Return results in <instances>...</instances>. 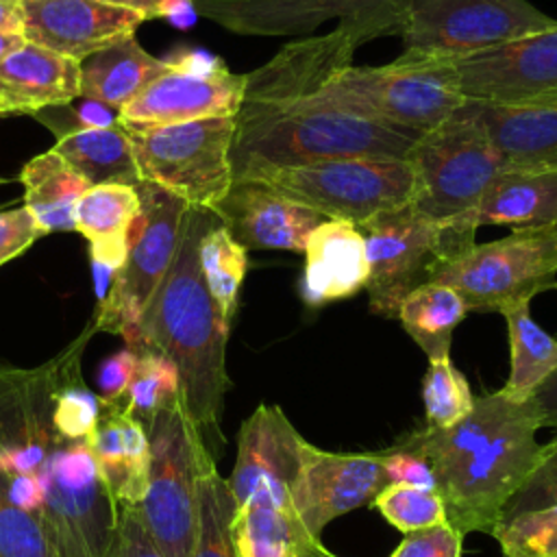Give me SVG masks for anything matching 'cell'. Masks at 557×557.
Masks as SVG:
<instances>
[{
    "label": "cell",
    "mask_w": 557,
    "mask_h": 557,
    "mask_svg": "<svg viewBox=\"0 0 557 557\" xmlns=\"http://www.w3.org/2000/svg\"><path fill=\"white\" fill-rule=\"evenodd\" d=\"M359 37L339 24L331 33L283 46L246 76L235 113L233 181L263 168L346 157L407 159L420 135L348 111L318 87L352 63Z\"/></svg>",
    "instance_id": "cell-1"
},
{
    "label": "cell",
    "mask_w": 557,
    "mask_h": 557,
    "mask_svg": "<svg viewBox=\"0 0 557 557\" xmlns=\"http://www.w3.org/2000/svg\"><path fill=\"white\" fill-rule=\"evenodd\" d=\"M537 429L531 398H513L500 387L474 396L472 411L459 422L411 431L396 446L429 461L446 520L463 537L474 531L492 535L503 507L540 459Z\"/></svg>",
    "instance_id": "cell-2"
},
{
    "label": "cell",
    "mask_w": 557,
    "mask_h": 557,
    "mask_svg": "<svg viewBox=\"0 0 557 557\" xmlns=\"http://www.w3.org/2000/svg\"><path fill=\"white\" fill-rule=\"evenodd\" d=\"M213 218L209 209H187L172 265L135 329L124 337L135 352H159L178 368L185 409L209 450L213 442H222L220 420L231 387L226 374L231 326L222 320L198 263V244Z\"/></svg>",
    "instance_id": "cell-3"
},
{
    "label": "cell",
    "mask_w": 557,
    "mask_h": 557,
    "mask_svg": "<svg viewBox=\"0 0 557 557\" xmlns=\"http://www.w3.org/2000/svg\"><path fill=\"white\" fill-rule=\"evenodd\" d=\"M318 94L385 126L424 135L450 120L463 104L448 63L394 59L387 65H346Z\"/></svg>",
    "instance_id": "cell-4"
},
{
    "label": "cell",
    "mask_w": 557,
    "mask_h": 557,
    "mask_svg": "<svg viewBox=\"0 0 557 557\" xmlns=\"http://www.w3.org/2000/svg\"><path fill=\"white\" fill-rule=\"evenodd\" d=\"M239 181H259L324 220L355 226L411 205L413 170L407 159L346 157L263 168Z\"/></svg>",
    "instance_id": "cell-5"
},
{
    "label": "cell",
    "mask_w": 557,
    "mask_h": 557,
    "mask_svg": "<svg viewBox=\"0 0 557 557\" xmlns=\"http://www.w3.org/2000/svg\"><path fill=\"white\" fill-rule=\"evenodd\" d=\"M139 178L163 187L189 207L209 209L233 185L235 115L181 124H124Z\"/></svg>",
    "instance_id": "cell-6"
},
{
    "label": "cell",
    "mask_w": 557,
    "mask_h": 557,
    "mask_svg": "<svg viewBox=\"0 0 557 557\" xmlns=\"http://www.w3.org/2000/svg\"><path fill=\"white\" fill-rule=\"evenodd\" d=\"M407 161L413 170L411 207L442 224H461L507 165L466 107L420 135Z\"/></svg>",
    "instance_id": "cell-7"
},
{
    "label": "cell",
    "mask_w": 557,
    "mask_h": 557,
    "mask_svg": "<svg viewBox=\"0 0 557 557\" xmlns=\"http://www.w3.org/2000/svg\"><path fill=\"white\" fill-rule=\"evenodd\" d=\"M553 26L529 0H409L398 59L453 63Z\"/></svg>",
    "instance_id": "cell-8"
},
{
    "label": "cell",
    "mask_w": 557,
    "mask_h": 557,
    "mask_svg": "<svg viewBox=\"0 0 557 557\" xmlns=\"http://www.w3.org/2000/svg\"><path fill=\"white\" fill-rule=\"evenodd\" d=\"M150 442L148 492L137 507L165 557H191L198 518V472L209 450L183 398L146 424Z\"/></svg>",
    "instance_id": "cell-9"
},
{
    "label": "cell",
    "mask_w": 557,
    "mask_h": 557,
    "mask_svg": "<svg viewBox=\"0 0 557 557\" xmlns=\"http://www.w3.org/2000/svg\"><path fill=\"white\" fill-rule=\"evenodd\" d=\"M450 285L470 311H498L557 289V226L513 228L509 235L472 244L446 261L433 278Z\"/></svg>",
    "instance_id": "cell-10"
},
{
    "label": "cell",
    "mask_w": 557,
    "mask_h": 557,
    "mask_svg": "<svg viewBox=\"0 0 557 557\" xmlns=\"http://www.w3.org/2000/svg\"><path fill=\"white\" fill-rule=\"evenodd\" d=\"M366 242L370 311L396 318L400 302L474 239L435 222L411 205L381 213L357 226Z\"/></svg>",
    "instance_id": "cell-11"
},
{
    "label": "cell",
    "mask_w": 557,
    "mask_h": 557,
    "mask_svg": "<svg viewBox=\"0 0 557 557\" xmlns=\"http://www.w3.org/2000/svg\"><path fill=\"white\" fill-rule=\"evenodd\" d=\"M139 213L133 222L124 263L111 276L104 296L98 302L96 331L120 335L135 329L176 255L183 220L189 209L185 200L163 187L139 181Z\"/></svg>",
    "instance_id": "cell-12"
},
{
    "label": "cell",
    "mask_w": 557,
    "mask_h": 557,
    "mask_svg": "<svg viewBox=\"0 0 557 557\" xmlns=\"http://www.w3.org/2000/svg\"><path fill=\"white\" fill-rule=\"evenodd\" d=\"M96 333L94 320L52 359L35 368L0 361V472L39 474L44 461L63 437L52 424L54 398L63 381L81 366Z\"/></svg>",
    "instance_id": "cell-13"
},
{
    "label": "cell",
    "mask_w": 557,
    "mask_h": 557,
    "mask_svg": "<svg viewBox=\"0 0 557 557\" xmlns=\"http://www.w3.org/2000/svg\"><path fill=\"white\" fill-rule=\"evenodd\" d=\"M41 520L59 557H107L117 503L107 492L85 440L59 442L39 470Z\"/></svg>",
    "instance_id": "cell-14"
},
{
    "label": "cell",
    "mask_w": 557,
    "mask_h": 557,
    "mask_svg": "<svg viewBox=\"0 0 557 557\" xmlns=\"http://www.w3.org/2000/svg\"><path fill=\"white\" fill-rule=\"evenodd\" d=\"M246 76L233 74L222 59L185 52L168 59V70L150 81L122 111L124 124H181L215 115H235Z\"/></svg>",
    "instance_id": "cell-15"
},
{
    "label": "cell",
    "mask_w": 557,
    "mask_h": 557,
    "mask_svg": "<svg viewBox=\"0 0 557 557\" xmlns=\"http://www.w3.org/2000/svg\"><path fill=\"white\" fill-rule=\"evenodd\" d=\"M448 65L466 100H557V26Z\"/></svg>",
    "instance_id": "cell-16"
},
{
    "label": "cell",
    "mask_w": 557,
    "mask_h": 557,
    "mask_svg": "<svg viewBox=\"0 0 557 557\" xmlns=\"http://www.w3.org/2000/svg\"><path fill=\"white\" fill-rule=\"evenodd\" d=\"M307 440L296 431L281 407L261 403L239 426L233 472L226 479L237 505L250 498H270L292 509ZM294 511V509H292Z\"/></svg>",
    "instance_id": "cell-17"
},
{
    "label": "cell",
    "mask_w": 557,
    "mask_h": 557,
    "mask_svg": "<svg viewBox=\"0 0 557 557\" xmlns=\"http://www.w3.org/2000/svg\"><path fill=\"white\" fill-rule=\"evenodd\" d=\"M387 485L376 453H331L307 442L292 490V509L311 540L352 509L370 505Z\"/></svg>",
    "instance_id": "cell-18"
},
{
    "label": "cell",
    "mask_w": 557,
    "mask_h": 557,
    "mask_svg": "<svg viewBox=\"0 0 557 557\" xmlns=\"http://www.w3.org/2000/svg\"><path fill=\"white\" fill-rule=\"evenodd\" d=\"M22 35L28 44L61 57H85L133 37L146 20L128 9L100 0H20Z\"/></svg>",
    "instance_id": "cell-19"
},
{
    "label": "cell",
    "mask_w": 557,
    "mask_h": 557,
    "mask_svg": "<svg viewBox=\"0 0 557 557\" xmlns=\"http://www.w3.org/2000/svg\"><path fill=\"white\" fill-rule=\"evenodd\" d=\"M409 0H194V11L237 35H309L329 20L407 15Z\"/></svg>",
    "instance_id": "cell-20"
},
{
    "label": "cell",
    "mask_w": 557,
    "mask_h": 557,
    "mask_svg": "<svg viewBox=\"0 0 557 557\" xmlns=\"http://www.w3.org/2000/svg\"><path fill=\"white\" fill-rule=\"evenodd\" d=\"M213 213L246 250H289L300 255L313 228L324 220L259 181H233Z\"/></svg>",
    "instance_id": "cell-21"
},
{
    "label": "cell",
    "mask_w": 557,
    "mask_h": 557,
    "mask_svg": "<svg viewBox=\"0 0 557 557\" xmlns=\"http://www.w3.org/2000/svg\"><path fill=\"white\" fill-rule=\"evenodd\" d=\"M305 268L298 283L309 307L350 298L366 289L368 255L361 231L346 220H322L302 250Z\"/></svg>",
    "instance_id": "cell-22"
},
{
    "label": "cell",
    "mask_w": 557,
    "mask_h": 557,
    "mask_svg": "<svg viewBox=\"0 0 557 557\" xmlns=\"http://www.w3.org/2000/svg\"><path fill=\"white\" fill-rule=\"evenodd\" d=\"M487 224L557 226V165H505L472 213L455 226L476 233Z\"/></svg>",
    "instance_id": "cell-23"
},
{
    "label": "cell",
    "mask_w": 557,
    "mask_h": 557,
    "mask_svg": "<svg viewBox=\"0 0 557 557\" xmlns=\"http://www.w3.org/2000/svg\"><path fill=\"white\" fill-rule=\"evenodd\" d=\"M81 96V63L24 41L0 61V104L7 115H33Z\"/></svg>",
    "instance_id": "cell-24"
},
{
    "label": "cell",
    "mask_w": 557,
    "mask_h": 557,
    "mask_svg": "<svg viewBox=\"0 0 557 557\" xmlns=\"http://www.w3.org/2000/svg\"><path fill=\"white\" fill-rule=\"evenodd\" d=\"M85 442L111 498L117 505L139 507L146 498L150 476L146 426L122 407L102 409L98 426Z\"/></svg>",
    "instance_id": "cell-25"
},
{
    "label": "cell",
    "mask_w": 557,
    "mask_h": 557,
    "mask_svg": "<svg viewBox=\"0 0 557 557\" xmlns=\"http://www.w3.org/2000/svg\"><path fill=\"white\" fill-rule=\"evenodd\" d=\"M507 165H557V100L476 102L466 100Z\"/></svg>",
    "instance_id": "cell-26"
},
{
    "label": "cell",
    "mask_w": 557,
    "mask_h": 557,
    "mask_svg": "<svg viewBox=\"0 0 557 557\" xmlns=\"http://www.w3.org/2000/svg\"><path fill=\"white\" fill-rule=\"evenodd\" d=\"M137 213L139 196L135 185H94L76 205L74 231L89 244L100 298L104 296L111 276L124 263Z\"/></svg>",
    "instance_id": "cell-27"
},
{
    "label": "cell",
    "mask_w": 557,
    "mask_h": 557,
    "mask_svg": "<svg viewBox=\"0 0 557 557\" xmlns=\"http://www.w3.org/2000/svg\"><path fill=\"white\" fill-rule=\"evenodd\" d=\"M165 70L168 59L146 52L133 35L81 61V96L120 113Z\"/></svg>",
    "instance_id": "cell-28"
},
{
    "label": "cell",
    "mask_w": 557,
    "mask_h": 557,
    "mask_svg": "<svg viewBox=\"0 0 557 557\" xmlns=\"http://www.w3.org/2000/svg\"><path fill=\"white\" fill-rule=\"evenodd\" d=\"M24 207L37 226L48 233L74 231V213L89 183L54 150L33 157L20 172Z\"/></svg>",
    "instance_id": "cell-29"
},
{
    "label": "cell",
    "mask_w": 557,
    "mask_h": 557,
    "mask_svg": "<svg viewBox=\"0 0 557 557\" xmlns=\"http://www.w3.org/2000/svg\"><path fill=\"white\" fill-rule=\"evenodd\" d=\"M87 183L94 185H137L139 170L122 122L104 128H89L52 146Z\"/></svg>",
    "instance_id": "cell-30"
},
{
    "label": "cell",
    "mask_w": 557,
    "mask_h": 557,
    "mask_svg": "<svg viewBox=\"0 0 557 557\" xmlns=\"http://www.w3.org/2000/svg\"><path fill=\"white\" fill-rule=\"evenodd\" d=\"M466 315L468 307L450 285L429 281L400 302L396 318L429 361H433L450 357L453 333Z\"/></svg>",
    "instance_id": "cell-31"
},
{
    "label": "cell",
    "mask_w": 557,
    "mask_h": 557,
    "mask_svg": "<svg viewBox=\"0 0 557 557\" xmlns=\"http://www.w3.org/2000/svg\"><path fill=\"white\" fill-rule=\"evenodd\" d=\"M233 540L239 557H302L311 540L292 509L270 498H250L237 505Z\"/></svg>",
    "instance_id": "cell-32"
},
{
    "label": "cell",
    "mask_w": 557,
    "mask_h": 557,
    "mask_svg": "<svg viewBox=\"0 0 557 557\" xmlns=\"http://www.w3.org/2000/svg\"><path fill=\"white\" fill-rule=\"evenodd\" d=\"M531 302L505 309L509 335V376L503 389L513 398L531 394L557 370V337L548 335L531 315Z\"/></svg>",
    "instance_id": "cell-33"
},
{
    "label": "cell",
    "mask_w": 557,
    "mask_h": 557,
    "mask_svg": "<svg viewBox=\"0 0 557 557\" xmlns=\"http://www.w3.org/2000/svg\"><path fill=\"white\" fill-rule=\"evenodd\" d=\"M237 503L228 481L215 468V455L207 450L198 472V518L191 557H239L233 540Z\"/></svg>",
    "instance_id": "cell-34"
},
{
    "label": "cell",
    "mask_w": 557,
    "mask_h": 557,
    "mask_svg": "<svg viewBox=\"0 0 557 557\" xmlns=\"http://www.w3.org/2000/svg\"><path fill=\"white\" fill-rule=\"evenodd\" d=\"M198 263L222 320L231 326L239 305V289L248 272V250L235 242L218 215L200 237Z\"/></svg>",
    "instance_id": "cell-35"
},
{
    "label": "cell",
    "mask_w": 557,
    "mask_h": 557,
    "mask_svg": "<svg viewBox=\"0 0 557 557\" xmlns=\"http://www.w3.org/2000/svg\"><path fill=\"white\" fill-rule=\"evenodd\" d=\"M183 398L178 368L159 352H137V366L126 392L124 411L144 426L154 413Z\"/></svg>",
    "instance_id": "cell-36"
},
{
    "label": "cell",
    "mask_w": 557,
    "mask_h": 557,
    "mask_svg": "<svg viewBox=\"0 0 557 557\" xmlns=\"http://www.w3.org/2000/svg\"><path fill=\"white\" fill-rule=\"evenodd\" d=\"M422 403L426 426L444 429L466 418L474 407L468 379L453 366L450 357L429 361L422 379Z\"/></svg>",
    "instance_id": "cell-37"
},
{
    "label": "cell",
    "mask_w": 557,
    "mask_h": 557,
    "mask_svg": "<svg viewBox=\"0 0 557 557\" xmlns=\"http://www.w3.org/2000/svg\"><path fill=\"white\" fill-rule=\"evenodd\" d=\"M492 535L505 557H557V505L500 520Z\"/></svg>",
    "instance_id": "cell-38"
},
{
    "label": "cell",
    "mask_w": 557,
    "mask_h": 557,
    "mask_svg": "<svg viewBox=\"0 0 557 557\" xmlns=\"http://www.w3.org/2000/svg\"><path fill=\"white\" fill-rule=\"evenodd\" d=\"M372 507L403 533L446 522V507L437 490L413 485H385L372 500Z\"/></svg>",
    "instance_id": "cell-39"
},
{
    "label": "cell",
    "mask_w": 557,
    "mask_h": 557,
    "mask_svg": "<svg viewBox=\"0 0 557 557\" xmlns=\"http://www.w3.org/2000/svg\"><path fill=\"white\" fill-rule=\"evenodd\" d=\"M0 557H59L41 516L13 505L0 474Z\"/></svg>",
    "instance_id": "cell-40"
},
{
    "label": "cell",
    "mask_w": 557,
    "mask_h": 557,
    "mask_svg": "<svg viewBox=\"0 0 557 557\" xmlns=\"http://www.w3.org/2000/svg\"><path fill=\"white\" fill-rule=\"evenodd\" d=\"M100 413L102 409L98 396L91 389H87L81 366L74 368L59 387L54 398L52 424L57 433L67 442L87 440L98 426Z\"/></svg>",
    "instance_id": "cell-41"
},
{
    "label": "cell",
    "mask_w": 557,
    "mask_h": 557,
    "mask_svg": "<svg viewBox=\"0 0 557 557\" xmlns=\"http://www.w3.org/2000/svg\"><path fill=\"white\" fill-rule=\"evenodd\" d=\"M553 505H557V433L548 444L542 446L535 468L507 500L500 520Z\"/></svg>",
    "instance_id": "cell-42"
},
{
    "label": "cell",
    "mask_w": 557,
    "mask_h": 557,
    "mask_svg": "<svg viewBox=\"0 0 557 557\" xmlns=\"http://www.w3.org/2000/svg\"><path fill=\"white\" fill-rule=\"evenodd\" d=\"M33 117L50 128L57 139H63L67 135L89 131V128H104L120 122V113L96 102L89 98H74L63 104H52L46 109H39L33 113Z\"/></svg>",
    "instance_id": "cell-43"
},
{
    "label": "cell",
    "mask_w": 557,
    "mask_h": 557,
    "mask_svg": "<svg viewBox=\"0 0 557 557\" xmlns=\"http://www.w3.org/2000/svg\"><path fill=\"white\" fill-rule=\"evenodd\" d=\"M463 535L446 520L435 527L405 533L389 557H461Z\"/></svg>",
    "instance_id": "cell-44"
},
{
    "label": "cell",
    "mask_w": 557,
    "mask_h": 557,
    "mask_svg": "<svg viewBox=\"0 0 557 557\" xmlns=\"http://www.w3.org/2000/svg\"><path fill=\"white\" fill-rule=\"evenodd\" d=\"M137 366V352L133 348H122L109 355L98 368V400L102 409H124L126 392Z\"/></svg>",
    "instance_id": "cell-45"
},
{
    "label": "cell",
    "mask_w": 557,
    "mask_h": 557,
    "mask_svg": "<svg viewBox=\"0 0 557 557\" xmlns=\"http://www.w3.org/2000/svg\"><path fill=\"white\" fill-rule=\"evenodd\" d=\"M117 507V529L107 557H165L146 531L137 507Z\"/></svg>",
    "instance_id": "cell-46"
},
{
    "label": "cell",
    "mask_w": 557,
    "mask_h": 557,
    "mask_svg": "<svg viewBox=\"0 0 557 557\" xmlns=\"http://www.w3.org/2000/svg\"><path fill=\"white\" fill-rule=\"evenodd\" d=\"M385 472L387 485L400 483V485H413V487H424V490H435V476L424 457L418 453H411L400 446H392L387 450L376 453Z\"/></svg>",
    "instance_id": "cell-47"
},
{
    "label": "cell",
    "mask_w": 557,
    "mask_h": 557,
    "mask_svg": "<svg viewBox=\"0 0 557 557\" xmlns=\"http://www.w3.org/2000/svg\"><path fill=\"white\" fill-rule=\"evenodd\" d=\"M44 231L24 205L9 211L0 209V265L24 255Z\"/></svg>",
    "instance_id": "cell-48"
},
{
    "label": "cell",
    "mask_w": 557,
    "mask_h": 557,
    "mask_svg": "<svg viewBox=\"0 0 557 557\" xmlns=\"http://www.w3.org/2000/svg\"><path fill=\"white\" fill-rule=\"evenodd\" d=\"M2 476H4V487H7L9 500L24 511L41 516L44 487H41L39 476L37 474H15V476L2 474Z\"/></svg>",
    "instance_id": "cell-49"
},
{
    "label": "cell",
    "mask_w": 557,
    "mask_h": 557,
    "mask_svg": "<svg viewBox=\"0 0 557 557\" xmlns=\"http://www.w3.org/2000/svg\"><path fill=\"white\" fill-rule=\"evenodd\" d=\"M107 4H115L128 11L139 13L144 20L154 17H174L183 13H196L194 0H100Z\"/></svg>",
    "instance_id": "cell-50"
},
{
    "label": "cell",
    "mask_w": 557,
    "mask_h": 557,
    "mask_svg": "<svg viewBox=\"0 0 557 557\" xmlns=\"http://www.w3.org/2000/svg\"><path fill=\"white\" fill-rule=\"evenodd\" d=\"M531 403L537 411L540 426L557 429V370L531 394Z\"/></svg>",
    "instance_id": "cell-51"
},
{
    "label": "cell",
    "mask_w": 557,
    "mask_h": 557,
    "mask_svg": "<svg viewBox=\"0 0 557 557\" xmlns=\"http://www.w3.org/2000/svg\"><path fill=\"white\" fill-rule=\"evenodd\" d=\"M0 33H22L20 0H0Z\"/></svg>",
    "instance_id": "cell-52"
},
{
    "label": "cell",
    "mask_w": 557,
    "mask_h": 557,
    "mask_svg": "<svg viewBox=\"0 0 557 557\" xmlns=\"http://www.w3.org/2000/svg\"><path fill=\"white\" fill-rule=\"evenodd\" d=\"M24 35L22 33H0V61L11 54L15 48H20L24 44Z\"/></svg>",
    "instance_id": "cell-53"
},
{
    "label": "cell",
    "mask_w": 557,
    "mask_h": 557,
    "mask_svg": "<svg viewBox=\"0 0 557 557\" xmlns=\"http://www.w3.org/2000/svg\"><path fill=\"white\" fill-rule=\"evenodd\" d=\"M302 557H339V555L331 553V550L318 540V542H309V544L302 548Z\"/></svg>",
    "instance_id": "cell-54"
},
{
    "label": "cell",
    "mask_w": 557,
    "mask_h": 557,
    "mask_svg": "<svg viewBox=\"0 0 557 557\" xmlns=\"http://www.w3.org/2000/svg\"><path fill=\"white\" fill-rule=\"evenodd\" d=\"M7 113H4V109H2V104H0V117H4Z\"/></svg>",
    "instance_id": "cell-55"
}]
</instances>
